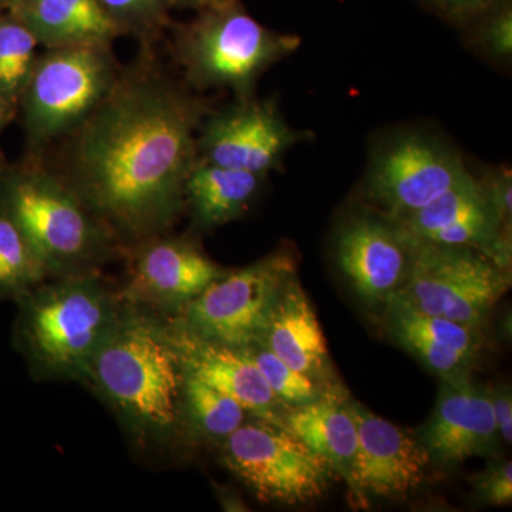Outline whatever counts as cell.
Wrapping results in <instances>:
<instances>
[{"mask_svg": "<svg viewBox=\"0 0 512 512\" xmlns=\"http://www.w3.org/2000/svg\"><path fill=\"white\" fill-rule=\"evenodd\" d=\"M258 342L316 382L326 376L328 345L298 276L282 288Z\"/></svg>", "mask_w": 512, "mask_h": 512, "instance_id": "cell-18", "label": "cell"}, {"mask_svg": "<svg viewBox=\"0 0 512 512\" xmlns=\"http://www.w3.org/2000/svg\"><path fill=\"white\" fill-rule=\"evenodd\" d=\"M168 328L185 375L228 394L255 419L282 424L288 407L275 396L244 349L197 338L174 318L168 320Z\"/></svg>", "mask_w": 512, "mask_h": 512, "instance_id": "cell-16", "label": "cell"}, {"mask_svg": "<svg viewBox=\"0 0 512 512\" xmlns=\"http://www.w3.org/2000/svg\"><path fill=\"white\" fill-rule=\"evenodd\" d=\"M491 211L494 212L500 227L511 231L512 224V175L507 168L488 174L480 181Z\"/></svg>", "mask_w": 512, "mask_h": 512, "instance_id": "cell-29", "label": "cell"}, {"mask_svg": "<svg viewBox=\"0 0 512 512\" xmlns=\"http://www.w3.org/2000/svg\"><path fill=\"white\" fill-rule=\"evenodd\" d=\"M282 426L349 484L357 453V427L342 390L330 387L311 403L288 407Z\"/></svg>", "mask_w": 512, "mask_h": 512, "instance_id": "cell-19", "label": "cell"}, {"mask_svg": "<svg viewBox=\"0 0 512 512\" xmlns=\"http://www.w3.org/2000/svg\"><path fill=\"white\" fill-rule=\"evenodd\" d=\"M109 13L121 36L136 37L144 47H151L167 28V0H99Z\"/></svg>", "mask_w": 512, "mask_h": 512, "instance_id": "cell-27", "label": "cell"}, {"mask_svg": "<svg viewBox=\"0 0 512 512\" xmlns=\"http://www.w3.org/2000/svg\"><path fill=\"white\" fill-rule=\"evenodd\" d=\"M0 214L19 228L50 278L90 271L120 245L39 157L0 168Z\"/></svg>", "mask_w": 512, "mask_h": 512, "instance_id": "cell-4", "label": "cell"}, {"mask_svg": "<svg viewBox=\"0 0 512 512\" xmlns=\"http://www.w3.org/2000/svg\"><path fill=\"white\" fill-rule=\"evenodd\" d=\"M441 380L436 407L417 436L431 463L453 467L493 454L501 437L490 392L468 376Z\"/></svg>", "mask_w": 512, "mask_h": 512, "instance_id": "cell-14", "label": "cell"}, {"mask_svg": "<svg viewBox=\"0 0 512 512\" xmlns=\"http://www.w3.org/2000/svg\"><path fill=\"white\" fill-rule=\"evenodd\" d=\"M184 372L168 320L123 301L86 382L143 443L173 439L181 426Z\"/></svg>", "mask_w": 512, "mask_h": 512, "instance_id": "cell-2", "label": "cell"}, {"mask_svg": "<svg viewBox=\"0 0 512 512\" xmlns=\"http://www.w3.org/2000/svg\"><path fill=\"white\" fill-rule=\"evenodd\" d=\"M476 490L485 503L494 507H510L512 504V463L493 464L476 478Z\"/></svg>", "mask_w": 512, "mask_h": 512, "instance_id": "cell-28", "label": "cell"}, {"mask_svg": "<svg viewBox=\"0 0 512 512\" xmlns=\"http://www.w3.org/2000/svg\"><path fill=\"white\" fill-rule=\"evenodd\" d=\"M293 275L296 265L291 254L266 256L227 271L173 318L197 338L247 348L261 339L276 299Z\"/></svg>", "mask_w": 512, "mask_h": 512, "instance_id": "cell-9", "label": "cell"}, {"mask_svg": "<svg viewBox=\"0 0 512 512\" xmlns=\"http://www.w3.org/2000/svg\"><path fill=\"white\" fill-rule=\"evenodd\" d=\"M490 392L491 404H493L495 421H497L498 433L505 443L512 441V394L510 386L503 384L494 387Z\"/></svg>", "mask_w": 512, "mask_h": 512, "instance_id": "cell-32", "label": "cell"}, {"mask_svg": "<svg viewBox=\"0 0 512 512\" xmlns=\"http://www.w3.org/2000/svg\"><path fill=\"white\" fill-rule=\"evenodd\" d=\"M264 177L198 158L184 188L195 227L212 229L237 220L254 201Z\"/></svg>", "mask_w": 512, "mask_h": 512, "instance_id": "cell-21", "label": "cell"}, {"mask_svg": "<svg viewBox=\"0 0 512 512\" xmlns=\"http://www.w3.org/2000/svg\"><path fill=\"white\" fill-rule=\"evenodd\" d=\"M120 70L107 45L49 47L37 56L18 101L33 157L82 126L109 96Z\"/></svg>", "mask_w": 512, "mask_h": 512, "instance_id": "cell-5", "label": "cell"}, {"mask_svg": "<svg viewBox=\"0 0 512 512\" xmlns=\"http://www.w3.org/2000/svg\"><path fill=\"white\" fill-rule=\"evenodd\" d=\"M39 45H107L120 37L99 0H15L9 8Z\"/></svg>", "mask_w": 512, "mask_h": 512, "instance_id": "cell-20", "label": "cell"}, {"mask_svg": "<svg viewBox=\"0 0 512 512\" xmlns=\"http://www.w3.org/2000/svg\"><path fill=\"white\" fill-rule=\"evenodd\" d=\"M181 419L198 436L222 443L245 423L247 410L228 394L184 373Z\"/></svg>", "mask_w": 512, "mask_h": 512, "instance_id": "cell-23", "label": "cell"}, {"mask_svg": "<svg viewBox=\"0 0 512 512\" xmlns=\"http://www.w3.org/2000/svg\"><path fill=\"white\" fill-rule=\"evenodd\" d=\"M144 47L109 96L62 141L52 167L117 241L167 234L185 208L207 103L175 82Z\"/></svg>", "mask_w": 512, "mask_h": 512, "instance_id": "cell-1", "label": "cell"}, {"mask_svg": "<svg viewBox=\"0 0 512 512\" xmlns=\"http://www.w3.org/2000/svg\"><path fill=\"white\" fill-rule=\"evenodd\" d=\"M16 107H18V104L12 103V101L6 100L5 97L0 96V131H2L3 127L12 119Z\"/></svg>", "mask_w": 512, "mask_h": 512, "instance_id": "cell-34", "label": "cell"}, {"mask_svg": "<svg viewBox=\"0 0 512 512\" xmlns=\"http://www.w3.org/2000/svg\"><path fill=\"white\" fill-rule=\"evenodd\" d=\"M409 244V274L394 295L417 311L480 328L510 288V272L477 249L429 242Z\"/></svg>", "mask_w": 512, "mask_h": 512, "instance_id": "cell-7", "label": "cell"}, {"mask_svg": "<svg viewBox=\"0 0 512 512\" xmlns=\"http://www.w3.org/2000/svg\"><path fill=\"white\" fill-rule=\"evenodd\" d=\"M484 49L495 57L508 59L512 52V13L504 9L491 16L480 33Z\"/></svg>", "mask_w": 512, "mask_h": 512, "instance_id": "cell-30", "label": "cell"}, {"mask_svg": "<svg viewBox=\"0 0 512 512\" xmlns=\"http://www.w3.org/2000/svg\"><path fill=\"white\" fill-rule=\"evenodd\" d=\"M35 35L10 10L0 12V96L18 104L36 60Z\"/></svg>", "mask_w": 512, "mask_h": 512, "instance_id": "cell-25", "label": "cell"}, {"mask_svg": "<svg viewBox=\"0 0 512 512\" xmlns=\"http://www.w3.org/2000/svg\"><path fill=\"white\" fill-rule=\"evenodd\" d=\"M222 461L262 503H312L336 477L332 467L282 424L256 419L221 443Z\"/></svg>", "mask_w": 512, "mask_h": 512, "instance_id": "cell-8", "label": "cell"}, {"mask_svg": "<svg viewBox=\"0 0 512 512\" xmlns=\"http://www.w3.org/2000/svg\"><path fill=\"white\" fill-rule=\"evenodd\" d=\"M357 427V453L349 487L353 493L400 498L419 488L431 460L419 437L348 399Z\"/></svg>", "mask_w": 512, "mask_h": 512, "instance_id": "cell-13", "label": "cell"}, {"mask_svg": "<svg viewBox=\"0 0 512 512\" xmlns=\"http://www.w3.org/2000/svg\"><path fill=\"white\" fill-rule=\"evenodd\" d=\"M467 173L456 151L412 134L394 141L376 158L367 190L387 218L394 220L426 207Z\"/></svg>", "mask_w": 512, "mask_h": 512, "instance_id": "cell-12", "label": "cell"}, {"mask_svg": "<svg viewBox=\"0 0 512 512\" xmlns=\"http://www.w3.org/2000/svg\"><path fill=\"white\" fill-rule=\"evenodd\" d=\"M481 217L495 218V215L480 181L467 173L426 207L392 221L409 241L426 242L443 229Z\"/></svg>", "mask_w": 512, "mask_h": 512, "instance_id": "cell-22", "label": "cell"}, {"mask_svg": "<svg viewBox=\"0 0 512 512\" xmlns=\"http://www.w3.org/2000/svg\"><path fill=\"white\" fill-rule=\"evenodd\" d=\"M393 339L441 379L468 376L481 348L480 328L417 311L400 296L386 302Z\"/></svg>", "mask_w": 512, "mask_h": 512, "instance_id": "cell-17", "label": "cell"}, {"mask_svg": "<svg viewBox=\"0 0 512 512\" xmlns=\"http://www.w3.org/2000/svg\"><path fill=\"white\" fill-rule=\"evenodd\" d=\"M440 15L448 19L464 20L493 8L498 0H429Z\"/></svg>", "mask_w": 512, "mask_h": 512, "instance_id": "cell-31", "label": "cell"}, {"mask_svg": "<svg viewBox=\"0 0 512 512\" xmlns=\"http://www.w3.org/2000/svg\"><path fill=\"white\" fill-rule=\"evenodd\" d=\"M55 278L19 299L13 342L39 379L84 383L123 301L96 269Z\"/></svg>", "mask_w": 512, "mask_h": 512, "instance_id": "cell-3", "label": "cell"}, {"mask_svg": "<svg viewBox=\"0 0 512 512\" xmlns=\"http://www.w3.org/2000/svg\"><path fill=\"white\" fill-rule=\"evenodd\" d=\"M49 278L45 264L19 228L0 214V301L18 302Z\"/></svg>", "mask_w": 512, "mask_h": 512, "instance_id": "cell-24", "label": "cell"}, {"mask_svg": "<svg viewBox=\"0 0 512 512\" xmlns=\"http://www.w3.org/2000/svg\"><path fill=\"white\" fill-rule=\"evenodd\" d=\"M239 0H167L168 6L173 8H194L200 10L224 8V6L237 3Z\"/></svg>", "mask_w": 512, "mask_h": 512, "instance_id": "cell-33", "label": "cell"}, {"mask_svg": "<svg viewBox=\"0 0 512 512\" xmlns=\"http://www.w3.org/2000/svg\"><path fill=\"white\" fill-rule=\"evenodd\" d=\"M301 140L303 134L286 124L275 103L249 96L207 114L198 130L197 151L207 163L266 175Z\"/></svg>", "mask_w": 512, "mask_h": 512, "instance_id": "cell-11", "label": "cell"}, {"mask_svg": "<svg viewBox=\"0 0 512 512\" xmlns=\"http://www.w3.org/2000/svg\"><path fill=\"white\" fill-rule=\"evenodd\" d=\"M225 274L227 269L215 264L191 239L157 235L133 245L120 298L153 313L177 316Z\"/></svg>", "mask_w": 512, "mask_h": 512, "instance_id": "cell-10", "label": "cell"}, {"mask_svg": "<svg viewBox=\"0 0 512 512\" xmlns=\"http://www.w3.org/2000/svg\"><path fill=\"white\" fill-rule=\"evenodd\" d=\"M258 366L266 383L286 407L302 406L318 399L323 390L312 377L293 369L262 343L241 348Z\"/></svg>", "mask_w": 512, "mask_h": 512, "instance_id": "cell-26", "label": "cell"}, {"mask_svg": "<svg viewBox=\"0 0 512 512\" xmlns=\"http://www.w3.org/2000/svg\"><path fill=\"white\" fill-rule=\"evenodd\" d=\"M301 45L249 16L239 2L201 10L175 39V59L198 89H228L238 99L252 96L256 80Z\"/></svg>", "mask_w": 512, "mask_h": 512, "instance_id": "cell-6", "label": "cell"}, {"mask_svg": "<svg viewBox=\"0 0 512 512\" xmlns=\"http://www.w3.org/2000/svg\"><path fill=\"white\" fill-rule=\"evenodd\" d=\"M13 2H15V0H0V12H5V10H9Z\"/></svg>", "mask_w": 512, "mask_h": 512, "instance_id": "cell-35", "label": "cell"}, {"mask_svg": "<svg viewBox=\"0 0 512 512\" xmlns=\"http://www.w3.org/2000/svg\"><path fill=\"white\" fill-rule=\"evenodd\" d=\"M336 256L357 296L376 308L402 288L412 247L389 218H357L340 231Z\"/></svg>", "mask_w": 512, "mask_h": 512, "instance_id": "cell-15", "label": "cell"}]
</instances>
